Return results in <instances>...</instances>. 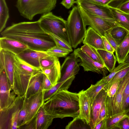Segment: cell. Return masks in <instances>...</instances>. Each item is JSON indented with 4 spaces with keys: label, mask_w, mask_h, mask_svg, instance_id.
<instances>
[{
    "label": "cell",
    "mask_w": 129,
    "mask_h": 129,
    "mask_svg": "<svg viewBox=\"0 0 129 129\" xmlns=\"http://www.w3.org/2000/svg\"><path fill=\"white\" fill-rule=\"evenodd\" d=\"M115 52L118 63L119 64L123 63L129 53V33L118 45Z\"/></svg>",
    "instance_id": "25"
},
{
    "label": "cell",
    "mask_w": 129,
    "mask_h": 129,
    "mask_svg": "<svg viewBox=\"0 0 129 129\" xmlns=\"http://www.w3.org/2000/svg\"><path fill=\"white\" fill-rule=\"evenodd\" d=\"M102 38L105 50L113 53L115 51V50L105 37L102 36Z\"/></svg>",
    "instance_id": "46"
},
{
    "label": "cell",
    "mask_w": 129,
    "mask_h": 129,
    "mask_svg": "<svg viewBox=\"0 0 129 129\" xmlns=\"http://www.w3.org/2000/svg\"><path fill=\"white\" fill-rule=\"evenodd\" d=\"M78 93L79 114L78 117L89 124L91 120V105L85 90H83Z\"/></svg>",
    "instance_id": "18"
},
{
    "label": "cell",
    "mask_w": 129,
    "mask_h": 129,
    "mask_svg": "<svg viewBox=\"0 0 129 129\" xmlns=\"http://www.w3.org/2000/svg\"><path fill=\"white\" fill-rule=\"evenodd\" d=\"M73 52L76 56L79 58V65L82 66L85 71H90L102 74L106 76L108 70L103 65L94 61L78 48L75 49Z\"/></svg>",
    "instance_id": "11"
},
{
    "label": "cell",
    "mask_w": 129,
    "mask_h": 129,
    "mask_svg": "<svg viewBox=\"0 0 129 129\" xmlns=\"http://www.w3.org/2000/svg\"><path fill=\"white\" fill-rule=\"evenodd\" d=\"M119 9L124 12L129 13V1L121 5Z\"/></svg>",
    "instance_id": "49"
},
{
    "label": "cell",
    "mask_w": 129,
    "mask_h": 129,
    "mask_svg": "<svg viewBox=\"0 0 129 129\" xmlns=\"http://www.w3.org/2000/svg\"><path fill=\"white\" fill-rule=\"evenodd\" d=\"M55 42L56 45L64 48L71 52L73 51L71 45L61 38L52 34H48Z\"/></svg>",
    "instance_id": "39"
},
{
    "label": "cell",
    "mask_w": 129,
    "mask_h": 129,
    "mask_svg": "<svg viewBox=\"0 0 129 129\" xmlns=\"http://www.w3.org/2000/svg\"><path fill=\"white\" fill-rule=\"evenodd\" d=\"M16 55L9 51L0 49V69L6 72L12 90L14 68V63Z\"/></svg>",
    "instance_id": "14"
},
{
    "label": "cell",
    "mask_w": 129,
    "mask_h": 129,
    "mask_svg": "<svg viewBox=\"0 0 129 129\" xmlns=\"http://www.w3.org/2000/svg\"><path fill=\"white\" fill-rule=\"evenodd\" d=\"M75 78V76H72L67 80L58 82L50 89L44 90L43 100L44 102L49 99L57 91L63 90H68Z\"/></svg>",
    "instance_id": "23"
},
{
    "label": "cell",
    "mask_w": 129,
    "mask_h": 129,
    "mask_svg": "<svg viewBox=\"0 0 129 129\" xmlns=\"http://www.w3.org/2000/svg\"><path fill=\"white\" fill-rule=\"evenodd\" d=\"M38 20L42 28L46 33L54 34L70 44L67 21L51 12L43 15Z\"/></svg>",
    "instance_id": "5"
},
{
    "label": "cell",
    "mask_w": 129,
    "mask_h": 129,
    "mask_svg": "<svg viewBox=\"0 0 129 129\" xmlns=\"http://www.w3.org/2000/svg\"><path fill=\"white\" fill-rule=\"evenodd\" d=\"M108 71L111 72L115 68L117 60L113 53L104 50L96 49Z\"/></svg>",
    "instance_id": "26"
},
{
    "label": "cell",
    "mask_w": 129,
    "mask_h": 129,
    "mask_svg": "<svg viewBox=\"0 0 129 129\" xmlns=\"http://www.w3.org/2000/svg\"><path fill=\"white\" fill-rule=\"evenodd\" d=\"M61 66L59 61L53 65L43 70V73L45 75L53 85L56 84L61 76Z\"/></svg>",
    "instance_id": "24"
},
{
    "label": "cell",
    "mask_w": 129,
    "mask_h": 129,
    "mask_svg": "<svg viewBox=\"0 0 129 129\" xmlns=\"http://www.w3.org/2000/svg\"><path fill=\"white\" fill-rule=\"evenodd\" d=\"M105 36L112 47L114 48L115 51L118 45L114 39L112 37L109 31L105 33Z\"/></svg>",
    "instance_id": "42"
},
{
    "label": "cell",
    "mask_w": 129,
    "mask_h": 129,
    "mask_svg": "<svg viewBox=\"0 0 129 129\" xmlns=\"http://www.w3.org/2000/svg\"><path fill=\"white\" fill-rule=\"evenodd\" d=\"M54 118L50 111L45 108L43 105L32 120L20 128L47 129L51 124Z\"/></svg>",
    "instance_id": "10"
},
{
    "label": "cell",
    "mask_w": 129,
    "mask_h": 129,
    "mask_svg": "<svg viewBox=\"0 0 129 129\" xmlns=\"http://www.w3.org/2000/svg\"><path fill=\"white\" fill-rule=\"evenodd\" d=\"M59 61L58 57L48 55L43 57L40 60V68L42 70L53 65Z\"/></svg>",
    "instance_id": "36"
},
{
    "label": "cell",
    "mask_w": 129,
    "mask_h": 129,
    "mask_svg": "<svg viewBox=\"0 0 129 129\" xmlns=\"http://www.w3.org/2000/svg\"><path fill=\"white\" fill-rule=\"evenodd\" d=\"M92 2L104 6H108L113 0H88Z\"/></svg>",
    "instance_id": "50"
},
{
    "label": "cell",
    "mask_w": 129,
    "mask_h": 129,
    "mask_svg": "<svg viewBox=\"0 0 129 129\" xmlns=\"http://www.w3.org/2000/svg\"><path fill=\"white\" fill-rule=\"evenodd\" d=\"M66 129H91L89 125L78 116L73 118L66 126Z\"/></svg>",
    "instance_id": "34"
},
{
    "label": "cell",
    "mask_w": 129,
    "mask_h": 129,
    "mask_svg": "<svg viewBox=\"0 0 129 129\" xmlns=\"http://www.w3.org/2000/svg\"><path fill=\"white\" fill-rule=\"evenodd\" d=\"M129 72V66L120 70L115 75L104 88L107 90L108 88L113 83L117 81H120Z\"/></svg>",
    "instance_id": "38"
},
{
    "label": "cell",
    "mask_w": 129,
    "mask_h": 129,
    "mask_svg": "<svg viewBox=\"0 0 129 129\" xmlns=\"http://www.w3.org/2000/svg\"><path fill=\"white\" fill-rule=\"evenodd\" d=\"M129 80V72L120 81L119 85L113 97L107 96L105 101L107 118L121 113L123 97L126 86Z\"/></svg>",
    "instance_id": "8"
},
{
    "label": "cell",
    "mask_w": 129,
    "mask_h": 129,
    "mask_svg": "<svg viewBox=\"0 0 129 129\" xmlns=\"http://www.w3.org/2000/svg\"><path fill=\"white\" fill-rule=\"evenodd\" d=\"M67 30L72 47L76 48L83 42L86 29L78 6L73 7L67 20Z\"/></svg>",
    "instance_id": "4"
},
{
    "label": "cell",
    "mask_w": 129,
    "mask_h": 129,
    "mask_svg": "<svg viewBox=\"0 0 129 129\" xmlns=\"http://www.w3.org/2000/svg\"><path fill=\"white\" fill-rule=\"evenodd\" d=\"M9 17V9L6 0H0V32L5 27Z\"/></svg>",
    "instance_id": "29"
},
{
    "label": "cell",
    "mask_w": 129,
    "mask_h": 129,
    "mask_svg": "<svg viewBox=\"0 0 129 129\" xmlns=\"http://www.w3.org/2000/svg\"><path fill=\"white\" fill-rule=\"evenodd\" d=\"M28 48L27 45L18 41L4 37L0 38V49L9 51L18 55Z\"/></svg>",
    "instance_id": "17"
},
{
    "label": "cell",
    "mask_w": 129,
    "mask_h": 129,
    "mask_svg": "<svg viewBox=\"0 0 129 129\" xmlns=\"http://www.w3.org/2000/svg\"><path fill=\"white\" fill-rule=\"evenodd\" d=\"M75 3L90 13L101 17L114 19L110 7L88 0H76Z\"/></svg>",
    "instance_id": "12"
},
{
    "label": "cell",
    "mask_w": 129,
    "mask_h": 129,
    "mask_svg": "<svg viewBox=\"0 0 129 129\" xmlns=\"http://www.w3.org/2000/svg\"><path fill=\"white\" fill-rule=\"evenodd\" d=\"M48 55L41 51L28 48L17 55L20 58L35 67L40 68V61L43 57Z\"/></svg>",
    "instance_id": "19"
},
{
    "label": "cell",
    "mask_w": 129,
    "mask_h": 129,
    "mask_svg": "<svg viewBox=\"0 0 129 129\" xmlns=\"http://www.w3.org/2000/svg\"><path fill=\"white\" fill-rule=\"evenodd\" d=\"M129 95V80L126 86L123 93L122 105L126 97Z\"/></svg>",
    "instance_id": "52"
},
{
    "label": "cell",
    "mask_w": 129,
    "mask_h": 129,
    "mask_svg": "<svg viewBox=\"0 0 129 129\" xmlns=\"http://www.w3.org/2000/svg\"><path fill=\"white\" fill-rule=\"evenodd\" d=\"M83 43L96 49L105 50L102 36L90 26L86 30Z\"/></svg>",
    "instance_id": "20"
},
{
    "label": "cell",
    "mask_w": 129,
    "mask_h": 129,
    "mask_svg": "<svg viewBox=\"0 0 129 129\" xmlns=\"http://www.w3.org/2000/svg\"><path fill=\"white\" fill-rule=\"evenodd\" d=\"M77 6L79 7L85 26H89L102 36H105V32L119 26L114 19L97 16L88 12L80 6Z\"/></svg>",
    "instance_id": "7"
},
{
    "label": "cell",
    "mask_w": 129,
    "mask_h": 129,
    "mask_svg": "<svg viewBox=\"0 0 129 129\" xmlns=\"http://www.w3.org/2000/svg\"><path fill=\"white\" fill-rule=\"evenodd\" d=\"M110 7L114 19L119 25L129 31V13L124 12L119 9Z\"/></svg>",
    "instance_id": "27"
},
{
    "label": "cell",
    "mask_w": 129,
    "mask_h": 129,
    "mask_svg": "<svg viewBox=\"0 0 129 129\" xmlns=\"http://www.w3.org/2000/svg\"><path fill=\"white\" fill-rule=\"evenodd\" d=\"M80 48L83 52L91 59L104 66L103 62L96 49L86 44H84Z\"/></svg>",
    "instance_id": "32"
},
{
    "label": "cell",
    "mask_w": 129,
    "mask_h": 129,
    "mask_svg": "<svg viewBox=\"0 0 129 129\" xmlns=\"http://www.w3.org/2000/svg\"><path fill=\"white\" fill-rule=\"evenodd\" d=\"M128 1L129 0H113L108 6L110 7L119 9L121 5Z\"/></svg>",
    "instance_id": "43"
},
{
    "label": "cell",
    "mask_w": 129,
    "mask_h": 129,
    "mask_svg": "<svg viewBox=\"0 0 129 129\" xmlns=\"http://www.w3.org/2000/svg\"><path fill=\"white\" fill-rule=\"evenodd\" d=\"M27 115L26 98L25 96L22 107L18 116L17 122L18 129H19L21 127L25 124Z\"/></svg>",
    "instance_id": "37"
},
{
    "label": "cell",
    "mask_w": 129,
    "mask_h": 129,
    "mask_svg": "<svg viewBox=\"0 0 129 129\" xmlns=\"http://www.w3.org/2000/svg\"><path fill=\"white\" fill-rule=\"evenodd\" d=\"M125 63L129 64V54L125 59L124 62Z\"/></svg>",
    "instance_id": "53"
},
{
    "label": "cell",
    "mask_w": 129,
    "mask_h": 129,
    "mask_svg": "<svg viewBox=\"0 0 129 129\" xmlns=\"http://www.w3.org/2000/svg\"><path fill=\"white\" fill-rule=\"evenodd\" d=\"M109 32L118 45L129 33L127 30L119 26L112 28Z\"/></svg>",
    "instance_id": "30"
},
{
    "label": "cell",
    "mask_w": 129,
    "mask_h": 129,
    "mask_svg": "<svg viewBox=\"0 0 129 129\" xmlns=\"http://www.w3.org/2000/svg\"><path fill=\"white\" fill-rule=\"evenodd\" d=\"M14 69L26 75L32 76L42 72L40 68H37L30 64L20 58L17 55L15 56Z\"/></svg>",
    "instance_id": "22"
},
{
    "label": "cell",
    "mask_w": 129,
    "mask_h": 129,
    "mask_svg": "<svg viewBox=\"0 0 129 129\" xmlns=\"http://www.w3.org/2000/svg\"><path fill=\"white\" fill-rule=\"evenodd\" d=\"M41 51L48 55L58 58L65 57L70 52L67 49L56 45L46 51Z\"/></svg>",
    "instance_id": "33"
},
{
    "label": "cell",
    "mask_w": 129,
    "mask_h": 129,
    "mask_svg": "<svg viewBox=\"0 0 129 129\" xmlns=\"http://www.w3.org/2000/svg\"><path fill=\"white\" fill-rule=\"evenodd\" d=\"M128 111L124 112L105 118V121L104 129H113L122 119L129 115Z\"/></svg>",
    "instance_id": "28"
},
{
    "label": "cell",
    "mask_w": 129,
    "mask_h": 129,
    "mask_svg": "<svg viewBox=\"0 0 129 129\" xmlns=\"http://www.w3.org/2000/svg\"><path fill=\"white\" fill-rule=\"evenodd\" d=\"M106 112L105 102L103 104L101 109L99 117L95 125L101 121L106 118Z\"/></svg>",
    "instance_id": "45"
},
{
    "label": "cell",
    "mask_w": 129,
    "mask_h": 129,
    "mask_svg": "<svg viewBox=\"0 0 129 129\" xmlns=\"http://www.w3.org/2000/svg\"><path fill=\"white\" fill-rule=\"evenodd\" d=\"M44 74L40 72L30 78L25 96L28 99L43 89Z\"/></svg>",
    "instance_id": "21"
},
{
    "label": "cell",
    "mask_w": 129,
    "mask_h": 129,
    "mask_svg": "<svg viewBox=\"0 0 129 129\" xmlns=\"http://www.w3.org/2000/svg\"><path fill=\"white\" fill-rule=\"evenodd\" d=\"M43 106L51 111L54 118H74L79 114L78 93L66 89L58 91L45 102Z\"/></svg>",
    "instance_id": "2"
},
{
    "label": "cell",
    "mask_w": 129,
    "mask_h": 129,
    "mask_svg": "<svg viewBox=\"0 0 129 129\" xmlns=\"http://www.w3.org/2000/svg\"><path fill=\"white\" fill-rule=\"evenodd\" d=\"M107 96V90L104 88L97 94L91 105V120L89 125L91 129H93L95 125L100 110L105 102Z\"/></svg>",
    "instance_id": "16"
},
{
    "label": "cell",
    "mask_w": 129,
    "mask_h": 129,
    "mask_svg": "<svg viewBox=\"0 0 129 129\" xmlns=\"http://www.w3.org/2000/svg\"><path fill=\"white\" fill-rule=\"evenodd\" d=\"M44 91L43 90H40L29 98H26L27 115L24 125L29 123L32 120L45 102L43 100Z\"/></svg>",
    "instance_id": "15"
},
{
    "label": "cell",
    "mask_w": 129,
    "mask_h": 129,
    "mask_svg": "<svg viewBox=\"0 0 129 129\" xmlns=\"http://www.w3.org/2000/svg\"><path fill=\"white\" fill-rule=\"evenodd\" d=\"M57 0H17L16 6L20 15L31 20L36 15L51 12Z\"/></svg>",
    "instance_id": "3"
},
{
    "label": "cell",
    "mask_w": 129,
    "mask_h": 129,
    "mask_svg": "<svg viewBox=\"0 0 129 129\" xmlns=\"http://www.w3.org/2000/svg\"><path fill=\"white\" fill-rule=\"evenodd\" d=\"M108 83V82H106L101 85L96 84L94 85L91 84L89 88L85 90V93L89 100L91 105L99 92Z\"/></svg>",
    "instance_id": "31"
},
{
    "label": "cell",
    "mask_w": 129,
    "mask_h": 129,
    "mask_svg": "<svg viewBox=\"0 0 129 129\" xmlns=\"http://www.w3.org/2000/svg\"><path fill=\"white\" fill-rule=\"evenodd\" d=\"M75 1V0H62L60 4L66 8L69 9L73 5Z\"/></svg>",
    "instance_id": "47"
},
{
    "label": "cell",
    "mask_w": 129,
    "mask_h": 129,
    "mask_svg": "<svg viewBox=\"0 0 129 129\" xmlns=\"http://www.w3.org/2000/svg\"><path fill=\"white\" fill-rule=\"evenodd\" d=\"M129 66V64L124 63H120L107 76L104 77L97 82L98 84H102L106 82L109 83L115 75L120 70Z\"/></svg>",
    "instance_id": "35"
},
{
    "label": "cell",
    "mask_w": 129,
    "mask_h": 129,
    "mask_svg": "<svg viewBox=\"0 0 129 129\" xmlns=\"http://www.w3.org/2000/svg\"><path fill=\"white\" fill-rule=\"evenodd\" d=\"M129 111V95L126 97L122 106L121 113Z\"/></svg>",
    "instance_id": "48"
},
{
    "label": "cell",
    "mask_w": 129,
    "mask_h": 129,
    "mask_svg": "<svg viewBox=\"0 0 129 129\" xmlns=\"http://www.w3.org/2000/svg\"><path fill=\"white\" fill-rule=\"evenodd\" d=\"M105 118L97 123L93 129H104L105 124Z\"/></svg>",
    "instance_id": "51"
},
{
    "label": "cell",
    "mask_w": 129,
    "mask_h": 129,
    "mask_svg": "<svg viewBox=\"0 0 129 129\" xmlns=\"http://www.w3.org/2000/svg\"><path fill=\"white\" fill-rule=\"evenodd\" d=\"M120 81H117L112 84L107 89V95L111 98L114 96L118 88Z\"/></svg>",
    "instance_id": "40"
},
{
    "label": "cell",
    "mask_w": 129,
    "mask_h": 129,
    "mask_svg": "<svg viewBox=\"0 0 129 129\" xmlns=\"http://www.w3.org/2000/svg\"><path fill=\"white\" fill-rule=\"evenodd\" d=\"M5 71L0 69V111L10 106L16 98Z\"/></svg>",
    "instance_id": "9"
},
{
    "label": "cell",
    "mask_w": 129,
    "mask_h": 129,
    "mask_svg": "<svg viewBox=\"0 0 129 129\" xmlns=\"http://www.w3.org/2000/svg\"><path fill=\"white\" fill-rule=\"evenodd\" d=\"M25 97L17 96L10 106L0 111V129H18V116Z\"/></svg>",
    "instance_id": "6"
},
{
    "label": "cell",
    "mask_w": 129,
    "mask_h": 129,
    "mask_svg": "<svg viewBox=\"0 0 129 129\" xmlns=\"http://www.w3.org/2000/svg\"><path fill=\"white\" fill-rule=\"evenodd\" d=\"M53 86L47 77L44 74L43 81V90H48Z\"/></svg>",
    "instance_id": "44"
},
{
    "label": "cell",
    "mask_w": 129,
    "mask_h": 129,
    "mask_svg": "<svg viewBox=\"0 0 129 129\" xmlns=\"http://www.w3.org/2000/svg\"><path fill=\"white\" fill-rule=\"evenodd\" d=\"M0 34L21 42L34 50L45 51L56 45L51 36L42 28L38 20L13 23Z\"/></svg>",
    "instance_id": "1"
},
{
    "label": "cell",
    "mask_w": 129,
    "mask_h": 129,
    "mask_svg": "<svg viewBox=\"0 0 129 129\" xmlns=\"http://www.w3.org/2000/svg\"><path fill=\"white\" fill-rule=\"evenodd\" d=\"M114 129H129V115L121 120Z\"/></svg>",
    "instance_id": "41"
},
{
    "label": "cell",
    "mask_w": 129,
    "mask_h": 129,
    "mask_svg": "<svg viewBox=\"0 0 129 129\" xmlns=\"http://www.w3.org/2000/svg\"><path fill=\"white\" fill-rule=\"evenodd\" d=\"M78 58L73 52L66 58L61 66V76L58 82L63 81L78 73L80 69Z\"/></svg>",
    "instance_id": "13"
}]
</instances>
